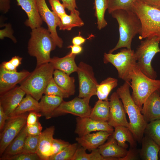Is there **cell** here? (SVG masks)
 <instances>
[{"label": "cell", "mask_w": 160, "mask_h": 160, "mask_svg": "<svg viewBox=\"0 0 160 160\" xmlns=\"http://www.w3.org/2000/svg\"><path fill=\"white\" fill-rule=\"evenodd\" d=\"M117 21L119 26V37L116 46L109 51L112 53L117 49L126 48L131 49L132 39L141 30L140 21L133 11L115 10L110 14Z\"/></svg>", "instance_id": "6da1fadb"}, {"label": "cell", "mask_w": 160, "mask_h": 160, "mask_svg": "<svg viewBox=\"0 0 160 160\" xmlns=\"http://www.w3.org/2000/svg\"><path fill=\"white\" fill-rule=\"evenodd\" d=\"M129 82L125 81L116 92L121 99L129 119V129L135 138L141 143L147 123L144 120L140 108L135 103L130 95Z\"/></svg>", "instance_id": "7a4b0ae2"}, {"label": "cell", "mask_w": 160, "mask_h": 160, "mask_svg": "<svg viewBox=\"0 0 160 160\" xmlns=\"http://www.w3.org/2000/svg\"><path fill=\"white\" fill-rule=\"evenodd\" d=\"M28 45V51L36 57V67L49 63L50 54L57 46L48 30L41 26L32 29Z\"/></svg>", "instance_id": "3957f363"}, {"label": "cell", "mask_w": 160, "mask_h": 160, "mask_svg": "<svg viewBox=\"0 0 160 160\" xmlns=\"http://www.w3.org/2000/svg\"><path fill=\"white\" fill-rule=\"evenodd\" d=\"M132 11L141 23L139 38L156 37L160 40V9L147 4L142 0H137L133 5Z\"/></svg>", "instance_id": "277c9868"}, {"label": "cell", "mask_w": 160, "mask_h": 160, "mask_svg": "<svg viewBox=\"0 0 160 160\" xmlns=\"http://www.w3.org/2000/svg\"><path fill=\"white\" fill-rule=\"evenodd\" d=\"M55 69L50 63L36 67L20 86L26 94L38 101L40 100L49 81L53 77Z\"/></svg>", "instance_id": "5b68a950"}, {"label": "cell", "mask_w": 160, "mask_h": 160, "mask_svg": "<svg viewBox=\"0 0 160 160\" xmlns=\"http://www.w3.org/2000/svg\"><path fill=\"white\" fill-rule=\"evenodd\" d=\"M131 97L135 103L141 109L144 102L153 92L160 87V80L150 78L144 74L137 66L130 75Z\"/></svg>", "instance_id": "8992f818"}, {"label": "cell", "mask_w": 160, "mask_h": 160, "mask_svg": "<svg viewBox=\"0 0 160 160\" xmlns=\"http://www.w3.org/2000/svg\"><path fill=\"white\" fill-rule=\"evenodd\" d=\"M160 40L156 37L147 38L141 41L135 52L137 59V66L148 77L156 79L157 74L151 65L153 59L156 54L160 52Z\"/></svg>", "instance_id": "52a82bcc"}, {"label": "cell", "mask_w": 160, "mask_h": 160, "mask_svg": "<svg viewBox=\"0 0 160 160\" xmlns=\"http://www.w3.org/2000/svg\"><path fill=\"white\" fill-rule=\"evenodd\" d=\"M103 62L111 63L116 68L119 78L125 81L130 82L131 72L137 66V59L133 50L122 49L115 54L104 53Z\"/></svg>", "instance_id": "ba28073f"}, {"label": "cell", "mask_w": 160, "mask_h": 160, "mask_svg": "<svg viewBox=\"0 0 160 160\" xmlns=\"http://www.w3.org/2000/svg\"><path fill=\"white\" fill-rule=\"evenodd\" d=\"M28 113L10 116L6 121L0 134V155L26 124Z\"/></svg>", "instance_id": "9c48e42d"}, {"label": "cell", "mask_w": 160, "mask_h": 160, "mask_svg": "<svg viewBox=\"0 0 160 160\" xmlns=\"http://www.w3.org/2000/svg\"><path fill=\"white\" fill-rule=\"evenodd\" d=\"M77 73L79 81L78 97L84 98L96 95L98 84L91 66L81 62L78 65Z\"/></svg>", "instance_id": "30bf717a"}, {"label": "cell", "mask_w": 160, "mask_h": 160, "mask_svg": "<svg viewBox=\"0 0 160 160\" xmlns=\"http://www.w3.org/2000/svg\"><path fill=\"white\" fill-rule=\"evenodd\" d=\"M91 97L88 96L84 98L78 97L69 101L63 100L54 112L52 117L68 113L78 117H88L92 109L89 105Z\"/></svg>", "instance_id": "8fae6325"}, {"label": "cell", "mask_w": 160, "mask_h": 160, "mask_svg": "<svg viewBox=\"0 0 160 160\" xmlns=\"http://www.w3.org/2000/svg\"><path fill=\"white\" fill-rule=\"evenodd\" d=\"M38 11L42 20L47 24L48 30L56 45L60 48L63 46V41L59 37L56 28L60 22V17L48 8L45 0H36Z\"/></svg>", "instance_id": "7c38bea8"}, {"label": "cell", "mask_w": 160, "mask_h": 160, "mask_svg": "<svg viewBox=\"0 0 160 160\" xmlns=\"http://www.w3.org/2000/svg\"><path fill=\"white\" fill-rule=\"evenodd\" d=\"M116 92L112 93L109 99L110 111L108 122L115 128L118 126L129 127L126 117V112L122 102Z\"/></svg>", "instance_id": "4fadbf2b"}, {"label": "cell", "mask_w": 160, "mask_h": 160, "mask_svg": "<svg viewBox=\"0 0 160 160\" xmlns=\"http://www.w3.org/2000/svg\"><path fill=\"white\" fill-rule=\"evenodd\" d=\"M76 127L75 132L79 137L82 136L92 132L104 131L112 133L113 127L108 121H97L89 117L76 118Z\"/></svg>", "instance_id": "5bb4252c"}, {"label": "cell", "mask_w": 160, "mask_h": 160, "mask_svg": "<svg viewBox=\"0 0 160 160\" xmlns=\"http://www.w3.org/2000/svg\"><path fill=\"white\" fill-rule=\"evenodd\" d=\"M25 94L20 86H16L0 94V105L9 117L18 106Z\"/></svg>", "instance_id": "9a60e30c"}, {"label": "cell", "mask_w": 160, "mask_h": 160, "mask_svg": "<svg viewBox=\"0 0 160 160\" xmlns=\"http://www.w3.org/2000/svg\"><path fill=\"white\" fill-rule=\"evenodd\" d=\"M27 71H9L0 67V94H2L21 83L30 75Z\"/></svg>", "instance_id": "2e32d148"}, {"label": "cell", "mask_w": 160, "mask_h": 160, "mask_svg": "<svg viewBox=\"0 0 160 160\" xmlns=\"http://www.w3.org/2000/svg\"><path fill=\"white\" fill-rule=\"evenodd\" d=\"M141 111L147 123L160 119V95L157 90L152 93L146 99Z\"/></svg>", "instance_id": "e0dca14e"}, {"label": "cell", "mask_w": 160, "mask_h": 160, "mask_svg": "<svg viewBox=\"0 0 160 160\" xmlns=\"http://www.w3.org/2000/svg\"><path fill=\"white\" fill-rule=\"evenodd\" d=\"M28 17L25 24L31 29L41 26L43 20L38 11L36 0H16Z\"/></svg>", "instance_id": "ac0fdd59"}, {"label": "cell", "mask_w": 160, "mask_h": 160, "mask_svg": "<svg viewBox=\"0 0 160 160\" xmlns=\"http://www.w3.org/2000/svg\"><path fill=\"white\" fill-rule=\"evenodd\" d=\"M112 133L104 131L89 133L77 137L76 140L78 144L86 150L91 151L97 149L112 135Z\"/></svg>", "instance_id": "d6986e66"}, {"label": "cell", "mask_w": 160, "mask_h": 160, "mask_svg": "<svg viewBox=\"0 0 160 160\" xmlns=\"http://www.w3.org/2000/svg\"><path fill=\"white\" fill-rule=\"evenodd\" d=\"M55 128L51 126L46 129L39 135L36 153L41 160H49L51 156V148Z\"/></svg>", "instance_id": "ffe728a7"}, {"label": "cell", "mask_w": 160, "mask_h": 160, "mask_svg": "<svg viewBox=\"0 0 160 160\" xmlns=\"http://www.w3.org/2000/svg\"><path fill=\"white\" fill-rule=\"evenodd\" d=\"M99 152L103 157L112 160H121L127 154V151L120 146L116 140L112 137L105 143L98 148Z\"/></svg>", "instance_id": "44dd1931"}, {"label": "cell", "mask_w": 160, "mask_h": 160, "mask_svg": "<svg viewBox=\"0 0 160 160\" xmlns=\"http://www.w3.org/2000/svg\"><path fill=\"white\" fill-rule=\"evenodd\" d=\"M76 55L70 53L62 57H54L51 58L50 63L55 70L63 71L68 75L76 72L78 68L75 61Z\"/></svg>", "instance_id": "7402d4cb"}, {"label": "cell", "mask_w": 160, "mask_h": 160, "mask_svg": "<svg viewBox=\"0 0 160 160\" xmlns=\"http://www.w3.org/2000/svg\"><path fill=\"white\" fill-rule=\"evenodd\" d=\"M63 100V98L60 97L44 95L39 102L40 112L46 119L51 118L55 110Z\"/></svg>", "instance_id": "603a6c76"}, {"label": "cell", "mask_w": 160, "mask_h": 160, "mask_svg": "<svg viewBox=\"0 0 160 160\" xmlns=\"http://www.w3.org/2000/svg\"><path fill=\"white\" fill-rule=\"evenodd\" d=\"M141 143V149L139 150L140 158L144 160H158L160 151L159 145L149 137L145 135Z\"/></svg>", "instance_id": "cb8c5ba5"}, {"label": "cell", "mask_w": 160, "mask_h": 160, "mask_svg": "<svg viewBox=\"0 0 160 160\" xmlns=\"http://www.w3.org/2000/svg\"><path fill=\"white\" fill-rule=\"evenodd\" d=\"M28 135L26 124L8 146L1 156L0 159L4 160L7 157L22 153L25 142Z\"/></svg>", "instance_id": "d4e9b609"}, {"label": "cell", "mask_w": 160, "mask_h": 160, "mask_svg": "<svg viewBox=\"0 0 160 160\" xmlns=\"http://www.w3.org/2000/svg\"><path fill=\"white\" fill-rule=\"evenodd\" d=\"M112 136L118 145L124 148L127 149L128 148L126 142L129 143L130 147L136 148V140L131 131L127 127L122 126L116 127Z\"/></svg>", "instance_id": "484cf974"}, {"label": "cell", "mask_w": 160, "mask_h": 160, "mask_svg": "<svg viewBox=\"0 0 160 160\" xmlns=\"http://www.w3.org/2000/svg\"><path fill=\"white\" fill-rule=\"evenodd\" d=\"M53 78L56 84L70 96L73 95L75 92V79L73 77L65 72L58 70H55Z\"/></svg>", "instance_id": "4316f807"}, {"label": "cell", "mask_w": 160, "mask_h": 160, "mask_svg": "<svg viewBox=\"0 0 160 160\" xmlns=\"http://www.w3.org/2000/svg\"><path fill=\"white\" fill-rule=\"evenodd\" d=\"M109 111L108 100H98L92 108L89 117L97 121H108Z\"/></svg>", "instance_id": "83f0119b"}, {"label": "cell", "mask_w": 160, "mask_h": 160, "mask_svg": "<svg viewBox=\"0 0 160 160\" xmlns=\"http://www.w3.org/2000/svg\"><path fill=\"white\" fill-rule=\"evenodd\" d=\"M80 13L77 10L70 12L69 15L65 14L60 17L59 25L60 30L70 31L73 28L83 26L84 23L79 16Z\"/></svg>", "instance_id": "f1b7e54d"}, {"label": "cell", "mask_w": 160, "mask_h": 160, "mask_svg": "<svg viewBox=\"0 0 160 160\" xmlns=\"http://www.w3.org/2000/svg\"><path fill=\"white\" fill-rule=\"evenodd\" d=\"M32 111L40 112L39 102L30 95L26 94L9 117Z\"/></svg>", "instance_id": "f546056e"}, {"label": "cell", "mask_w": 160, "mask_h": 160, "mask_svg": "<svg viewBox=\"0 0 160 160\" xmlns=\"http://www.w3.org/2000/svg\"><path fill=\"white\" fill-rule=\"evenodd\" d=\"M118 80L114 78L108 77L98 85L96 94L98 100H108V96L111 91L117 87Z\"/></svg>", "instance_id": "4dcf8cb0"}, {"label": "cell", "mask_w": 160, "mask_h": 160, "mask_svg": "<svg viewBox=\"0 0 160 160\" xmlns=\"http://www.w3.org/2000/svg\"><path fill=\"white\" fill-rule=\"evenodd\" d=\"M95 15L97 20V28L100 30L106 27L107 23L105 14L108 5V0H94Z\"/></svg>", "instance_id": "1f68e13d"}, {"label": "cell", "mask_w": 160, "mask_h": 160, "mask_svg": "<svg viewBox=\"0 0 160 160\" xmlns=\"http://www.w3.org/2000/svg\"><path fill=\"white\" fill-rule=\"evenodd\" d=\"M86 151L82 147L78 146L72 160H112L102 156L98 148L92 150L90 153H87Z\"/></svg>", "instance_id": "d6a6232c"}, {"label": "cell", "mask_w": 160, "mask_h": 160, "mask_svg": "<svg viewBox=\"0 0 160 160\" xmlns=\"http://www.w3.org/2000/svg\"><path fill=\"white\" fill-rule=\"evenodd\" d=\"M144 134L151 137L160 148V119L148 123Z\"/></svg>", "instance_id": "836d02e7"}, {"label": "cell", "mask_w": 160, "mask_h": 160, "mask_svg": "<svg viewBox=\"0 0 160 160\" xmlns=\"http://www.w3.org/2000/svg\"><path fill=\"white\" fill-rule=\"evenodd\" d=\"M137 0H108V12L111 14L118 9L132 11L134 3Z\"/></svg>", "instance_id": "e575fe53"}, {"label": "cell", "mask_w": 160, "mask_h": 160, "mask_svg": "<svg viewBox=\"0 0 160 160\" xmlns=\"http://www.w3.org/2000/svg\"><path fill=\"white\" fill-rule=\"evenodd\" d=\"M78 146L76 143L70 144L61 151L50 157L49 160H72Z\"/></svg>", "instance_id": "d590c367"}, {"label": "cell", "mask_w": 160, "mask_h": 160, "mask_svg": "<svg viewBox=\"0 0 160 160\" xmlns=\"http://www.w3.org/2000/svg\"><path fill=\"white\" fill-rule=\"evenodd\" d=\"M44 94L58 96L63 98H68L70 96L68 93L62 89L56 84L53 77L47 85Z\"/></svg>", "instance_id": "8d00e7d4"}, {"label": "cell", "mask_w": 160, "mask_h": 160, "mask_svg": "<svg viewBox=\"0 0 160 160\" xmlns=\"http://www.w3.org/2000/svg\"><path fill=\"white\" fill-rule=\"evenodd\" d=\"M39 137V135H28L25 140L22 153H36Z\"/></svg>", "instance_id": "74e56055"}, {"label": "cell", "mask_w": 160, "mask_h": 160, "mask_svg": "<svg viewBox=\"0 0 160 160\" xmlns=\"http://www.w3.org/2000/svg\"><path fill=\"white\" fill-rule=\"evenodd\" d=\"M4 160H41L36 153H21L5 158Z\"/></svg>", "instance_id": "f35d334b"}, {"label": "cell", "mask_w": 160, "mask_h": 160, "mask_svg": "<svg viewBox=\"0 0 160 160\" xmlns=\"http://www.w3.org/2000/svg\"><path fill=\"white\" fill-rule=\"evenodd\" d=\"M70 144L68 142L61 139L54 138L52 146L51 157L61 151Z\"/></svg>", "instance_id": "ab89813d"}, {"label": "cell", "mask_w": 160, "mask_h": 160, "mask_svg": "<svg viewBox=\"0 0 160 160\" xmlns=\"http://www.w3.org/2000/svg\"><path fill=\"white\" fill-rule=\"evenodd\" d=\"M52 9L59 17L63 15L66 13L65 8L63 4L61 3L59 0H48Z\"/></svg>", "instance_id": "60d3db41"}, {"label": "cell", "mask_w": 160, "mask_h": 160, "mask_svg": "<svg viewBox=\"0 0 160 160\" xmlns=\"http://www.w3.org/2000/svg\"><path fill=\"white\" fill-rule=\"evenodd\" d=\"M42 129V126L39 120L33 124L26 125V130L28 135H40Z\"/></svg>", "instance_id": "b9f144b4"}, {"label": "cell", "mask_w": 160, "mask_h": 160, "mask_svg": "<svg viewBox=\"0 0 160 160\" xmlns=\"http://www.w3.org/2000/svg\"><path fill=\"white\" fill-rule=\"evenodd\" d=\"M5 28L3 29L0 30V39H3L5 37L10 39L14 43L17 42V40L13 35V30L11 25L10 24L5 25Z\"/></svg>", "instance_id": "7bdbcfd3"}, {"label": "cell", "mask_w": 160, "mask_h": 160, "mask_svg": "<svg viewBox=\"0 0 160 160\" xmlns=\"http://www.w3.org/2000/svg\"><path fill=\"white\" fill-rule=\"evenodd\" d=\"M42 116L40 112L35 111L30 112L27 118V125H29L35 124L39 120V118Z\"/></svg>", "instance_id": "ee69618b"}, {"label": "cell", "mask_w": 160, "mask_h": 160, "mask_svg": "<svg viewBox=\"0 0 160 160\" xmlns=\"http://www.w3.org/2000/svg\"><path fill=\"white\" fill-rule=\"evenodd\" d=\"M139 157V150H137L136 148L130 147L127 151L126 156L121 160H136L138 159Z\"/></svg>", "instance_id": "f6af8a7d"}, {"label": "cell", "mask_w": 160, "mask_h": 160, "mask_svg": "<svg viewBox=\"0 0 160 160\" xmlns=\"http://www.w3.org/2000/svg\"><path fill=\"white\" fill-rule=\"evenodd\" d=\"M62 4L65 8L70 11L73 12L77 10V7L76 5V0H62Z\"/></svg>", "instance_id": "bcb514c9"}, {"label": "cell", "mask_w": 160, "mask_h": 160, "mask_svg": "<svg viewBox=\"0 0 160 160\" xmlns=\"http://www.w3.org/2000/svg\"><path fill=\"white\" fill-rule=\"evenodd\" d=\"M9 117L4 112L2 106L0 105V131H2L6 123V121L9 118Z\"/></svg>", "instance_id": "7dc6e473"}, {"label": "cell", "mask_w": 160, "mask_h": 160, "mask_svg": "<svg viewBox=\"0 0 160 160\" xmlns=\"http://www.w3.org/2000/svg\"><path fill=\"white\" fill-rule=\"evenodd\" d=\"M9 0H0V9L3 13H5L10 9Z\"/></svg>", "instance_id": "c3c4849f"}, {"label": "cell", "mask_w": 160, "mask_h": 160, "mask_svg": "<svg viewBox=\"0 0 160 160\" xmlns=\"http://www.w3.org/2000/svg\"><path fill=\"white\" fill-rule=\"evenodd\" d=\"M0 66L2 67L5 70L8 71H17V68L13 65L9 61L3 62L1 64Z\"/></svg>", "instance_id": "681fc988"}, {"label": "cell", "mask_w": 160, "mask_h": 160, "mask_svg": "<svg viewBox=\"0 0 160 160\" xmlns=\"http://www.w3.org/2000/svg\"><path fill=\"white\" fill-rule=\"evenodd\" d=\"M86 39L80 35H79L73 38L72 43L73 45H81L85 42Z\"/></svg>", "instance_id": "f907efd6"}, {"label": "cell", "mask_w": 160, "mask_h": 160, "mask_svg": "<svg viewBox=\"0 0 160 160\" xmlns=\"http://www.w3.org/2000/svg\"><path fill=\"white\" fill-rule=\"evenodd\" d=\"M68 48H71V51L70 53L71 54L76 55L80 53L82 51V47L80 45H70Z\"/></svg>", "instance_id": "816d5d0a"}, {"label": "cell", "mask_w": 160, "mask_h": 160, "mask_svg": "<svg viewBox=\"0 0 160 160\" xmlns=\"http://www.w3.org/2000/svg\"><path fill=\"white\" fill-rule=\"evenodd\" d=\"M147 4L151 7L159 8L160 7V0H142Z\"/></svg>", "instance_id": "f5cc1de1"}, {"label": "cell", "mask_w": 160, "mask_h": 160, "mask_svg": "<svg viewBox=\"0 0 160 160\" xmlns=\"http://www.w3.org/2000/svg\"><path fill=\"white\" fill-rule=\"evenodd\" d=\"M22 58L19 56H15L9 60L12 64L17 68L21 63Z\"/></svg>", "instance_id": "db71d44e"}, {"label": "cell", "mask_w": 160, "mask_h": 160, "mask_svg": "<svg viewBox=\"0 0 160 160\" xmlns=\"http://www.w3.org/2000/svg\"><path fill=\"white\" fill-rule=\"evenodd\" d=\"M158 157H159V159L160 160V151L159 152V153Z\"/></svg>", "instance_id": "11a10c76"}, {"label": "cell", "mask_w": 160, "mask_h": 160, "mask_svg": "<svg viewBox=\"0 0 160 160\" xmlns=\"http://www.w3.org/2000/svg\"><path fill=\"white\" fill-rule=\"evenodd\" d=\"M159 92V93L160 95V87L157 90Z\"/></svg>", "instance_id": "9f6ffc18"}, {"label": "cell", "mask_w": 160, "mask_h": 160, "mask_svg": "<svg viewBox=\"0 0 160 160\" xmlns=\"http://www.w3.org/2000/svg\"><path fill=\"white\" fill-rule=\"evenodd\" d=\"M159 9H160V7L159 8Z\"/></svg>", "instance_id": "6f0895ef"}, {"label": "cell", "mask_w": 160, "mask_h": 160, "mask_svg": "<svg viewBox=\"0 0 160 160\" xmlns=\"http://www.w3.org/2000/svg\"><path fill=\"white\" fill-rule=\"evenodd\" d=\"M61 0V1H62V0Z\"/></svg>", "instance_id": "680465c9"}]
</instances>
